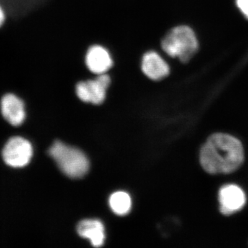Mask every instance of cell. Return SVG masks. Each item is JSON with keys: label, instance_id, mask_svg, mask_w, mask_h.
Segmentation results:
<instances>
[{"label": "cell", "instance_id": "obj_1", "mask_svg": "<svg viewBox=\"0 0 248 248\" xmlns=\"http://www.w3.org/2000/svg\"><path fill=\"white\" fill-rule=\"evenodd\" d=\"M244 160L242 143L224 133L211 135L200 151V163L209 174H230L239 169Z\"/></svg>", "mask_w": 248, "mask_h": 248}, {"label": "cell", "instance_id": "obj_6", "mask_svg": "<svg viewBox=\"0 0 248 248\" xmlns=\"http://www.w3.org/2000/svg\"><path fill=\"white\" fill-rule=\"evenodd\" d=\"M85 65L90 73L95 76L107 74L114 65L113 59L104 46L94 45L90 46L85 55Z\"/></svg>", "mask_w": 248, "mask_h": 248}, {"label": "cell", "instance_id": "obj_10", "mask_svg": "<svg viewBox=\"0 0 248 248\" xmlns=\"http://www.w3.org/2000/svg\"><path fill=\"white\" fill-rule=\"evenodd\" d=\"M77 231L80 236L89 239L94 247H101L105 242V228L99 220H83L78 223Z\"/></svg>", "mask_w": 248, "mask_h": 248}, {"label": "cell", "instance_id": "obj_7", "mask_svg": "<svg viewBox=\"0 0 248 248\" xmlns=\"http://www.w3.org/2000/svg\"><path fill=\"white\" fill-rule=\"evenodd\" d=\"M218 200L221 213L224 215H230L244 208L246 197L244 190L239 186L229 184L220 189Z\"/></svg>", "mask_w": 248, "mask_h": 248}, {"label": "cell", "instance_id": "obj_11", "mask_svg": "<svg viewBox=\"0 0 248 248\" xmlns=\"http://www.w3.org/2000/svg\"><path fill=\"white\" fill-rule=\"evenodd\" d=\"M109 205L114 213L119 216L128 215L132 208V200L130 195L123 191H118L111 195Z\"/></svg>", "mask_w": 248, "mask_h": 248}, {"label": "cell", "instance_id": "obj_4", "mask_svg": "<svg viewBox=\"0 0 248 248\" xmlns=\"http://www.w3.org/2000/svg\"><path fill=\"white\" fill-rule=\"evenodd\" d=\"M111 78L107 74L95 76L93 79L80 81L76 86V93L81 102L94 105L103 104L107 98Z\"/></svg>", "mask_w": 248, "mask_h": 248}, {"label": "cell", "instance_id": "obj_2", "mask_svg": "<svg viewBox=\"0 0 248 248\" xmlns=\"http://www.w3.org/2000/svg\"><path fill=\"white\" fill-rule=\"evenodd\" d=\"M48 155L67 177L79 179L84 177L89 172V159L86 155L78 148L56 141L49 148Z\"/></svg>", "mask_w": 248, "mask_h": 248}, {"label": "cell", "instance_id": "obj_9", "mask_svg": "<svg viewBox=\"0 0 248 248\" xmlns=\"http://www.w3.org/2000/svg\"><path fill=\"white\" fill-rule=\"evenodd\" d=\"M1 112L5 120L14 126L22 125L25 120V104L13 93L4 94L1 98Z\"/></svg>", "mask_w": 248, "mask_h": 248}, {"label": "cell", "instance_id": "obj_12", "mask_svg": "<svg viewBox=\"0 0 248 248\" xmlns=\"http://www.w3.org/2000/svg\"><path fill=\"white\" fill-rule=\"evenodd\" d=\"M236 5L245 17L248 19V0H236Z\"/></svg>", "mask_w": 248, "mask_h": 248}, {"label": "cell", "instance_id": "obj_5", "mask_svg": "<svg viewBox=\"0 0 248 248\" xmlns=\"http://www.w3.org/2000/svg\"><path fill=\"white\" fill-rule=\"evenodd\" d=\"M33 155L31 142L21 137H14L6 142L2 150V158L8 166L19 169L27 166Z\"/></svg>", "mask_w": 248, "mask_h": 248}, {"label": "cell", "instance_id": "obj_13", "mask_svg": "<svg viewBox=\"0 0 248 248\" xmlns=\"http://www.w3.org/2000/svg\"><path fill=\"white\" fill-rule=\"evenodd\" d=\"M5 19H6V15H5L4 9L0 5V28L4 24Z\"/></svg>", "mask_w": 248, "mask_h": 248}, {"label": "cell", "instance_id": "obj_8", "mask_svg": "<svg viewBox=\"0 0 248 248\" xmlns=\"http://www.w3.org/2000/svg\"><path fill=\"white\" fill-rule=\"evenodd\" d=\"M142 73L153 81L165 79L170 74V67L164 58L155 50L143 54L141 60Z\"/></svg>", "mask_w": 248, "mask_h": 248}, {"label": "cell", "instance_id": "obj_3", "mask_svg": "<svg viewBox=\"0 0 248 248\" xmlns=\"http://www.w3.org/2000/svg\"><path fill=\"white\" fill-rule=\"evenodd\" d=\"M161 48L164 53L181 62H187L198 50L195 32L187 26H179L169 31L163 38Z\"/></svg>", "mask_w": 248, "mask_h": 248}]
</instances>
